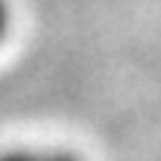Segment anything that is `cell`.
<instances>
[{"mask_svg": "<svg viewBox=\"0 0 161 161\" xmlns=\"http://www.w3.org/2000/svg\"><path fill=\"white\" fill-rule=\"evenodd\" d=\"M0 161H37L34 149H6L0 152Z\"/></svg>", "mask_w": 161, "mask_h": 161, "instance_id": "6da1fadb", "label": "cell"}, {"mask_svg": "<svg viewBox=\"0 0 161 161\" xmlns=\"http://www.w3.org/2000/svg\"><path fill=\"white\" fill-rule=\"evenodd\" d=\"M37 161H84L71 152H37Z\"/></svg>", "mask_w": 161, "mask_h": 161, "instance_id": "7a4b0ae2", "label": "cell"}, {"mask_svg": "<svg viewBox=\"0 0 161 161\" xmlns=\"http://www.w3.org/2000/svg\"><path fill=\"white\" fill-rule=\"evenodd\" d=\"M6 31H9V3L0 0V40L6 37Z\"/></svg>", "mask_w": 161, "mask_h": 161, "instance_id": "3957f363", "label": "cell"}]
</instances>
